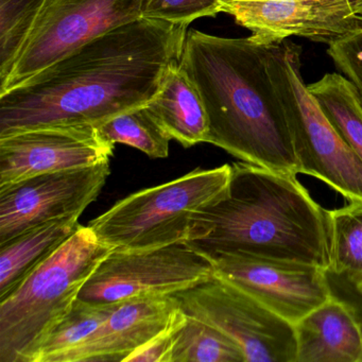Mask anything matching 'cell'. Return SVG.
<instances>
[{
	"label": "cell",
	"instance_id": "cell-1",
	"mask_svg": "<svg viewBox=\"0 0 362 362\" xmlns=\"http://www.w3.org/2000/svg\"><path fill=\"white\" fill-rule=\"evenodd\" d=\"M188 25L139 18L80 46L0 94V136L56 124H97L147 105L179 63Z\"/></svg>",
	"mask_w": 362,
	"mask_h": 362
},
{
	"label": "cell",
	"instance_id": "cell-2",
	"mask_svg": "<svg viewBox=\"0 0 362 362\" xmlns=\"http://www.w3.org/2000/svg\"><path fill=\"white\" fill-rule=\"evenodd\" d=\"M268 45L187 31L179 66L209 117L207 144L243 163L296 175L300 165L281 97L269 75Z\"/></svg>",
	"mask_w": 362,
	"mask_h": 362
},
{
	"label": "cell",
	"instance_id": "cell-3",
	"mask_svg": "<svg viewBox=\"0 0 362 362\" xmlns=\"http://www.w3.org/2000/svg\"><path fill=\"white\" fill-rule=\"evenodd\" d=\"M187 241L205 255L233 254L317 268L332 264L329 211L296 175L232 165L226 194L192 218Z\"/></svg>",
	"mask_w": 362,
	"mask_h": 362
},
{
	"label": "cell",
	"instance_id": "cell-4",
	"mask_svg": "<svg viewBox=\"0 0 362 362\" xmlns=\"http://www.w3.org/2000/svg\"><path fill=\"white\" fill-rule=\"evenodd\" d=\"M113 250L90 226L80 224L16 289L0 298V362H28Z\"/></svg>",
	"mask_w": 362,
	"mask_h": 362
},
{
	"label": "cell",
	"instance_id": "cell-5",
	"mask_svg": "<svg viewBox=\"0 0 362 362\" xmlns=\"http://www.w3.org/2000/svg\"><path fill=\"white\" fill-rule=\"evenodd\" d=\"M232 165L197 168L134 192L88 224L114 250H147L187 241L192 218L228 189Z\"/></svg>",
	"mask_w": 362,
	"mask_h": 362
},
{
	"label": "cell",
	"instance_id": "cell-6",
	"mask_svg": "<svg viewBox=\"0 0 362 362\" xmlns=\"http://www.w3.org/2000/svg\"><path fill=\"white\" fill-rule=\"evenodd\" d=\"M300 46L268 45L269 75L291 131L300 173L321 180L349 202H362V162L330 124L303 79Z\"/></svg>",
	"mask_w": 362,
	"mask_h": 362
},
{
	"label": "cell",
	"instance_id": "cell-7",
	"mask_svg": "<svg viewBox=\"0 0 362 362\" xmlns=\"http://www.w3.org/2000/svg\"><path fill=\"white\" fill-rule=\"evenodd\" d=\"M187 317L230 337L247 362H298L293 324L228 279L216 274L173 294Z\"/></svg>",
	"mask_w": 362,
	"mask_h": 362
},
{
	"label": "cell",
	"instance_id": "cell-8",
	"mask_svg": "<svg viewBox=\"0 0 362 362\" xmlns=\"http://www.w3.org/2000/svg\"><path fill=\"white\" fill-rule=\"evenodd\" d=\"M215 276L209 258L188 243L147 250H113L78 300L114 304L141 296H173Z\"/></svg>",
	"mask_w": 362,
	"mask_h": 362
},
{
	"label": "cell",
	"instance_id": "cell-9",
	"mask_svg": "<svg viewBox=\"0 0 362 362\" xmlns=\"http://www.w3.org/2000/svg\"><path fill=\"white\" fill-rule=\"evenodd\" d=\"M143 0H46L0 94L117 27L141 18Z\"/></svg>",
	"mask_w": 362,
	"mask_h": 362
},
{
	"label": "cell",
	"instance_id": "cell-10",
	"mask_svg": "<svg viewBox=\"0 0 362 362\" xmlns=\"http://www.w3.org/2000/svg\"><path fill=\"white\" fill-rule=\"evenodd\" d=\"M111 175L110 162L42 173L0 189V245L40 224L80 217Z\"/></svg>",
	"mask_w": 362,
	"mask_h": 362
},
{
	"label": "cell",
	"instance_id": "cell-11",
	"mask_svg": "<svg viewBox=\"0 0 362 362\" xmlns=\"http://www.w3.org/2000/svg\"><path fill=\"white\" fill-rule=\"evenodd\" d=\"M220 11L264 45L291 37L332 45L362 33L347 0H220Z\"/></svg>",
	"mask_w": 362,
	"mask_h": 362
},
{
	"label": "cell",
	"instance_id": "cell-12",
	"mask_svg": "<svg viewBox=\"0 0 362 362\" xmlns=\"http://www.w3.org/2000/svg\"><path fill=\"white\" fill-rule=\"evenodd\" d=\"M115 145L93 124H56L0 136V189L42 173L111 160Z\"/></svg>",
	"mask_w": 362,
	"mask_h": 362
},
{
	"label": "cell",
	"instance_id": "cell-13",
	"mask_svg": "<svg viewBox=\"0 0 362 362\" xmlns=\"http://www.w3.org/2000/svg\"><path fill=\"white\" fill-rule=\"evenodd\" d=\"M206 256L216 274L293 325L330 298L324 270L317 267L233 254Z\"/></svg>",
	"mask_w": 362,
	"mask_h": 362
},
{
	"label": "cell",
	"instance_id": "cell-14",
	"mask_svg": "<svg viewBox=\"0 0 362 362\" xmlns=\"http://www.w3.org/2000/svg\"><path fill=\"white\" fill-rule=\"evenodd\" d=\"M186 317L173 296L122 300L88 340L57 362L124 361L152 339L183 324Z\"/></svg>",
	"mask_w": 362,
	"mask_h": 362
},
{
	"label": "cell",
	"instance_id": "cell-15",
	"mask_svg": "<svg viewBox=\"0 0 362 362\" xmlns=\"http://www.w3.org/2000/svg\"><path fill=\"white\" fill-rule=\"evenodd\" d=\"M296 328L298 362H362V334L351 313L330 298Z\"/></svg>",
	"mask_w": 362,
	"mask_h": 362
},
{
	"label": "cell",
	"instance_id": "cell-16",
	"mask_svg": "<svg viewBox=\"0 0 362 362\" xmlns=\"http://www.w3.org/2000/svg\"><path fill=\"white\" fill-rule=\"evenodd\" d=\"M146 107L169 137L184 148L206 143V109L198 90L179 63L169 69L158 94Z\"/></svg>",
	"mask_w": 362,
	"mask_h": 362
},
{
	"label": "cell",
	"instance_id": "cell-17",
	"mask_svg": "<svg viewBox=\"0 0 362 362\" xmlns=\"http://www.w3.org/2000/svg\"><path fill=\"white\" fill-rule=\"evenodd\" d=\"M79 218L66 217L40 224L0 245V298L16 289L78 230Z\"/></svg>",
	"mask_w": 362,
	"mask_h": 362
},
{
	"label": "cell",
	"instance_id": "cell-18",
	"mask_svg": "<svg viewBox=\"0 0 362 362\" xmlns=\"http://www.w3.org/2000/svg\"><path fill=\"white\" fill-rule=\"evenodd\" d=\"M309 92L362 162V107L354 84L340 74H326L308 86Z\"/></svg>",
	"mask_w": 362,
	"mask_h": 362
},
{
	"label": "cell",
	"instance_id": "cell-19",
	"mask_svg": "<svg viewBox=\"0 0 362 362\" xmlns=\"http://www.w3.org/2000/svg\"><path fill=\"white\" fill-rule=\"evenodd\" d=\"M117 304H94L77 300L71 313L37 345L28 362H57L63 354L88 340Z\"/></svg>",
	"mask_w": 362,
	"mask_h": 362
},
{
	"label": "cell",
	"instance_id": "cell-20",
	"mask_svg": "<svg viewBox=\"0 0 362 362\" xmlns=\"http://www.w3.org/2000/svg\"><path fill=\"white\" fill-rule=\"evenodd\" d=\"M169 362L247 361L243 349L230 337L204 322L187 317L173 334Z\"/></svg>",
	"mask_w": 362,
	"mask_h": 362
},
{
	"label": "cell",
	"instance_id": "cell-21",
	"mask_svg": "<svg viewBox=\"0 0 362 362\" xmlns=\"http://www.w3.org/2000/svg\"><path fill=\"white\" fill-rule=\"evenodd\" d=\"M100 134L112 144L130 146L150 158H166L171 139L145 105L122 112L97 124Z\"/></svg>",
	"mask_w": 362,
	"mask_h": 362
},
{
	"label": "cell",
	"instance_id": "cell-22",
	"mask_svg": "<svg viewBox=\"0 0 362 362\" xmlns=\"http://www.w3.org/2000/svg\"><path fill=\"white\" fill-rule=\"evenodd\" d=\"M46 0H0V83L13 69Z\"/></svg>",
	"mask_w": 362,
	"mask_h": 362
},
{
	"label": "cell",
	"instance_id": "cell-23",
	"mask_svg": "<svg viewBox=\"0 0 362 362\" xmlns=\"http://www.w3.org/2000/svg\"><path fill=\"white\" fill-rule=\"evenodd\" d=\"M334 271L362 273V202L329 211Z\"/></svg>",
	"mask_w": 362,
	"mask_h": 362
},
{
	"label": "cell",
	"instance_id": "cell-24",
	"mask_svg": "<svg viewBox=\"0 0 362 362\" xmlns=\"http://www.w3.org/2000/svg\"><path fill=\"white\" fill-rule=\"evenodd\" d=\"M218 13H221L220 0H143L141 3V18L188 26L198 18Z\"/></svg>",
	"mask_w": 362,
	"mask_h": 362
},
{
	"label": "cell",
	"instance_id": "cell-25",
	"mask_svg": "<svg viewBox=\"0 0 362 362\" xmlns=\"http://www.w3.org/2000/svg\"><path fill=\"white\" fill-rule=\"evenodd\" d=\"M324 276L330 298L349 310L362 334V273L326 269Z\"/></svg>",
	"mask_w": 362,
	"mask_h": 362
},
{
	"label": "cell",
	"instance_id": "cell-26",
	"mask_svg": "<svg viewBox=\"0 0 362 362\" xmlns=\"http://www.w3.org/2000/svg\"><path fill=\"white\" fill-rule=\"evenodd\" d=\"M327 54L355 86L362 107V33L329 45Z\"/></svg>",
	"mask_w": 362,
	"mask_h": 362
},
{
	"label": "cell",
	"instance_id": "cell-27",
	"mask_svg": "<svg viewBox=\"0 0 362 362\" xmlns=\"http://www.w3.org/2000/svg\"><path fill=\"white\" fill-rule=\"evenodd\" d=\"M187 319V317H186ZM185 323V322H184ZM183 323V324H184ZM181 324L146 343L141 349L131 354L124 361L128 362H169L173 345V334Z\"/></svg>",
	"mask_w": 362,
	"mask_h": 362
},
{
	"label": "cell",
	"instance_id": "cell-28",
	"mask_svg": "<svg viewBox=\"0 0 362 362\" xmlns=\"http://www.w3.org/2000/svg\"><path fill=\"white\" fill-rule=\"evenodd\" d=\"M347 3L353 8L354 12L362 18V0H347Z\"/></svg>",
	"mask_w": 362,
	"mask_h": 362
}]
</instances>
